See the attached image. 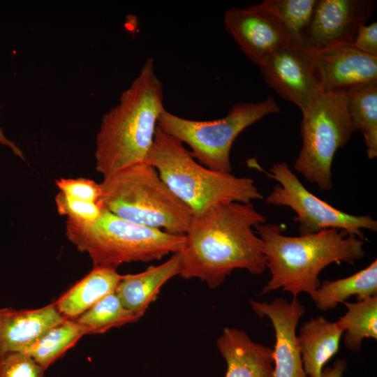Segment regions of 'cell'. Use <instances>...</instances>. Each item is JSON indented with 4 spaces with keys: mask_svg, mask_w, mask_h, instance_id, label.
<instances>
[{
    "mask_svg": "<svg viewBox=\"0 0 377 377\" xmlns=\"http://www.w3.org/2000/svg\"><path fill=\"white\" fill-rule=\"evenodd\" d=\"M265 223L251 202H222L193 215L179 252V275L215 288L236 269L263 274L267 269L265 246L253 228Z\"/></svg>",
    "mask_w": 377,
    "mask_h": 377,
    "instance_id": "6da1fadb",
    "label": "cell"
},
{
    "mask_svg": "<svg viewBox=\"0 0 377 377\" xmlns=\"http://www.w3.org/2000/svg\"><path fill=\"white\" fill-rule=\"evenodd\" d=\"M164 109L163 84L148 58L118 104L103 117L95 158L103 178L145 161Z\"/></svg>",
    "mask_w": 377,
    "mask_h": 377,
    "instance_id": "7a4b0ae2",
    "label": "cell"
},
{
    "mask_svg": "<svg viewBox=\"0 0 377 377\" xmlns=\"http://www.w3.org/2000/svg\"><path fill=\"white\" fill-rule=\"evenodd\" d=\"M254 230L263 242L271 274L262 294L281 289L293 297L302 293L311 297L320 286L318 276L325 267L332 263L353 264L365 255L364 240L343 230L297 237L283 235L284 227L275 223L258 224Z\"/></svg>",
    "mask_w": 377,
    "mask_h": 377,
    "instance_id": "3957f363",
    "label": "cell"
},
{
    "mask_svg": "<svg viewBox=\"0 0 377 377\" xmlns=\"http://www.w3.org/2000/svg\"><path fill=\"white\" fill-rule=\"evenodd\" d=\"M145 161L156 169L193 215L222 202H251L263 199L252 178L207 168L192 156L184 144L158 126Z\"/></svg>",
    "mask_w": 377,
    "mask_h": 377,
    "instance_id": "277c9868",
    "label": "cell"
},
{
    "mask_svg": "<svg viewBox=\"0 0 377 377\" xmlns=\"http://www.w3.org/2000/svg\"><path fill=\"white\" fill-rule=\"evenodd\" d=\"M100 186L102 208L139 225L185 235L192 212L145 161L104 177Z\"/></svg>",
    "mask_w": 377,
    "mask_h": 377,
    "instance_id": "5b68a950",
    "label": "cell"
},
{
    "mask_svg": "<svg viewBox=\"0 0 377 377\" xmlns=\"http://www.w3.org/2000/svg\"><path fill=\"white\" fill-rule=\"evenodd\" d=\"M66 235L94 267L115 268L131 262H150L180 252L185 236L168 233L121 219L103 208L91 223L66 220Z\"/></svg>",
    "mask_w": 377,
    "mask_h": 377,
    "instance_id": "8992f818",
    "label": "cell"
},
{
    "mask_svg": "<svg viewBox=\"0 0 377 377\" xmlns=\"http://www.w3.org/2000/svg\"><path fill=\"white\" fill-rule=\"evenodd\" d=\"M280 108L269 96L260 102L234 104L223 118L198 121L176 115L165 108L158 120V127L190 147L192 156L207 168L232 172L230 154L237 137L245 128Z\"/></svg>",
    "mask_w": 377,
    "mask_h": 377,
    "instance_id": "52a82bcc",
    "label": "cell"
},
{
    "mask_svg": "<svg viewBox=\"0 0 377 377\" xmlns=\"http://www.w3.org/2000/svg\"><path fill=\"white\" fill-rule=\"evenodd\" d=\"M302 114V145L294 169L321 191H330L334 155L355 131L347 109L346 94L323 93Z\"/></svg>",
    "mask_w": 377,
    "mask_h": 377,
    "instance_id": "ba28073f",
    "label": "cell"
},
{
    "mask_svg": "<svg viewBox=\"0 0 377 377\" xmlns=\"http://www.w3.org/2000/svg\"><path fill=\"white\" fill-rule=\"evenodd\" d=\"M260 170L279 183L267 196V204L286 206L294 211L296 214L294 221L298 223L300 235L335 228L364 240L362 230L376 232V220L369 215L346 213L316 197L305 188L286 162L274 163L269 172Z\"/></svg>",
    "mask_w": 377,
    "mask_h": 377,
    "instance_id": "9c48e42d",
    "label": "cell"
},
{
    "mask_svg": "<svg viewBox=\"0 0 377 377\" xmlns=\"http://www.w3.org/2000/svg\"><path fill=\"white\" fill-rule=\"evenodd\" d=\"M258 66L266 83L301 112L323 94L306 43L291 39Z\"/></svg>",
    "mask_w": 377,
    "mask_h": 377,
    "instance_id": "30bf717a",
    "label": "cell"
},
{
    "mask_svg": "<svg viewBox=\"0 0 377 377\" xmlns=\"http://www.w3.org/2000/svg\"><path fill=\"white\" fill-rule=\"evenodd\" d=\"M223 23L242 52L258 66L291 40L280 20L260 3L228 9Z\"/></svg>",
    "mask_w": 377,
    "mask_h": 377,
    "instance_id": "8fae6325",
    "label": "cell"
},
{
    "mask_svg": "<svg viewBox=\"0 0 377 377\" xmlns=\"http://www.w3.org/2000/svg\"><path fill=\"white\" fill-rule=\"evenodd\" d=\"M309 49L323 93L348 90L377 83V57L365 54L351 43Z\"/></svg>",
    "mask_w": 377,
    "mask_h": 377,
    "instance_id": "7c38bea8",
    "label": "cell"
},
{
    "mask_svg": "<svg viewBox=\"0 0 377 377\" xmlns=\"http://www.w3.org/2000/svg\"><path fill=\"white\" fill-rule=\"evenodd\" d=\"M252 310L260 318L271 320L275 332L273 349L274 377H309L306 374L297 342L296 328L305 313L297 297H282L271 302L250 300Z\"/></svg>",
    "mask_w": 377,
    "mask_h": 377,
    "instance_id": "4fadbf2b",
    "label": "cell"
},
{
    "mask_svg": "<svg viewBox=\"0 0 377 377\" xmlns=\"http://www.w3.org/2000/svg\"><path fill=\"white\" fill-rule=\"evenodd\" d=\"M376 6L373 0H317L305 36L306 43L322 47L351 43Z\"/></svg>",
    "mask_w": 377,
    "mask_h": 377,
    "instance_id": "5bb4252c",
    "label": "cell"
},
{
    "mask_svg": "<svg viewBox=\"0 0 377 377\" xmlns=\"http://www.w3.org/2000/svg\"><path fill=\"white\" fill-rule=\"evenodd\" d=\"M65 319L54 302L35 309L0 308V354L24 352L47 331Z\"/></svg>",
    "mask_w": 377,
    "mask_h": 377,
    "instance_id": "9a60e30c",
    "label": "cell"
},
{
    "mask_svg": "<svg viewBox=\"0 0 377 377\" xmlns=\"http://www.w3.org/2000/svg\"><path fill=\"white\" fill-rule=\"evenodd\" d=\"M216 346L227 363L225 377H274L273 349L254 342L244 331L223 329Z\"/></svg>",
    "mask_w": 377,
    "mask_h": 377,
    "instance_id": "2e32d148",
    "label": "cell"
},
{
    "mask_svg": "<svg viewBox=\"0 0 377 377\" xmlns=\"http://www.w3.org/2000/svg\"><path fill=\"white\" fill-rule=\"evenodd\" d=\"M180 255L174 253L157 266L133 274L123 275L114 293L124 307L142 317L156 300L161 288L170 279L179 275Z\"/></svg>",
    "mask_w": 377,
    "mask_h": 377,
    "instance_id": "e0dca14e",
    "label": "cell"
},
{
    "mask_svg": "<svg viewBox=\"0 0 377 377\" xmlns=\"http://www.w3.org/2000/svg\"><path fill=\"white\" fill-rule=\"evenodd\" d=\"M343 330L323 316L311 318L299 330L297 342L309 377H320L325 364L339 350Z\"/></svg>",
    "mask_w": 377,
    "mask_h": 377,
    "instance_id": "ac0fdd59",
    "label": "cell"
},
{
    "mask_svg": "<svg viewBox=\"0 0 377 377\" xmlns=\"http://www.w3.org/2000/svg\"><path fill=\"white\" fill-rule=\"evenodd\" d=\"M115 268L94 267L55 302L58 312L66 319H75L106 295L114 293L122 279Z\"/></svg>",
    "mask_w": 377,
    "mask_h": 377,
    "instance_id": "d6986e66",
    "label": "cell"
},
{
    "mask_svg": "<svg viewBox=\"0 0 377 377\" xmlns=\"http://www.w3.org/2000/svg\"><path fill=\"white\" fill-rule=\"evenodd\" d=\"M351 296H356L357 301L377 296L376 259L353 275L325 280L311 297L319 310L327 311Z\"/></svg>",
    "mask_w": 377,
    "mask_h": 377,
    "instance_id": "ffe728a7",
    "label": "cell"
},
{
    "mask_svg": "<svg viewBox=\"0 0 377 377\" xmlns=\"http://www.w3.org/2000/svg\"><path fill=\"white\" fill-rule=\"evenodd\" d=\"M345 94L355 131L363 135L367 157L374 159L377 156V83L358 87Z\"/></svg>",
    "mask_w": 377,
    "mask_h": 377,
    "instance_id": "44dd1931",
    "label": "cell"
},
{
    "mask_svg": "<svg viewBox=\"0 0 377 377\" xmlns=\"http://www.w3.org/2000/svg\"><path fill=\"white\" fill-rule=\"evenodd\" d=\"M343 303L347 311L337 322L343 330V344L350 350L358 352L364 339H377V296Z\"/></svg>",
    "mask_w": 377,
    "mask_h": 377,
    "instance_id": "7402d4cb",
    "label": "cell"
},
{
    "mask_svg": "<svg viewBox=\"0 0 377 377\" xmlns=\"http://www.w3.org/2000/svg\"><path fill=\"white\" fill-rule=\"evenodd\" d=\"M85 334V329L74 319H65L47 331L24 353L46 370Z\"/></svg>",
    "mask_w": 377,
    "mask_h": 377,
    "instance_id": "603a6c76",
    "label": "cell"
},
{
    "mask_svg": "<svg viewBox=\"0 0 377 377\" xmlns=\"http://www.w3.org/2000/svg\"><path fill=\"white\" fill-rule=\"evenodd\" d=\"M140 318L124 307L114 292L74 320L85 329L87 334H94L136 322Z\"/></svg>",
    "mask_w": 377,
    "mask_h": 377,
    "instance_id": "cb8c5ba5",
    "label": "cell"
},
{
    "mask_svg": "<svg viewBox=\"0 0 377 377\" xmlns=\"http://www.w3.org/2000/svg\"><path fill=\"white\" fill-rule=\"evenodd\" d=\"M317 0H265L260 4L276 16L292 40L305 42Z\"/></svg>",
    "mask_w": 377,
    "mask_h": 377,
    "instance_id": "d4e9b609",
    "label": "cell"
},
{
    "mask_svg": "<svg viewBox=\"0 0 377 377\" xmlns=\"http://www.w3.org/2000/svg\"><path fill=\"white\" fill-rule=\"evenodd\" d=\"M45 371L24 352L0 354V377H45Z\"/></svg>",
    "mask_w": 377,
    "mask_h": 377,
    "instance_id": "484cf974",
    "label": "cell"
},
{
    "mask_svg": "<svg viewBox=\"0 0 377 377\" xmlns=\"http://www.w3.org/2000/svg\"><path fill=\"white\" fill-rule=\"evenodd\" d=\"M55 203L60 215L77 222H93L100 216L103 210L99 202L76 199L60 191L55 197Z\"/></svg>",
    "mask_w": 377,
    "mask_h": 377,
    "instance_id": "4316f807",
    "label": "cell"
},
{
    "mask_svg": "<svg viewBox=\"0 0 377 377\" xmlns=\"http://www.w3.org/2000/svg\"><path fill=\"white\" fill-rule=\"evenodd\" d=\"M60 192L76 199L98 202L101 194L100 184L87 178H61L56 181Z\"/></svg>",
    "mask_w": 377,
    "mask_h": 377,
    "instance_id": "83f0119b",
    "label": "cell"
},
{
    "mask_svg": "<svg viewBox=\"0 0 377 377\" xmlns=\"http://www.w3.org/2000/svg\"><path fill=\"white\" fill-rule=\"evenodd\" d=\"M352 43L361 52L377 57V22L361 25L357 30Z\"/></svg>",
    "mask_w": 377,
    "mask_h": 377,
    "instance_id": "f1b7e54d",
    "label": "cell"
},
{
    "mask_svg": "<svg viewBox=\"0 0 377 377\" xmlns=\"http://www.w3.org/2000/svg\"><path fill=\"white\" fill-rule=\"evenodd\" d=\"M346 369V361L343 359H337L332 367L323 369L320 377H342Z\"/></svg>",
    "mask_w": 377,
    "mask_h": 377,
    "instance_id": "f546056e",
    "label": "cell"
},
{
    "mask_svg": "<svg viewBox=\"0 0 377 377\" xmlns=\"http://www.w3.org/2000/svg\"><path fill=\"white\" fill-rule=\"evenodd\" d=\"M0 144L9 147L15 156L21 158L22 159H24V154L22 151H21V149L13 142L8 140L6 137L1 127H0Z\"/></svg>",
    "mask_w": 377,
    "mask_h": 377,
    "instance_id": "4dcf8cb0",
    "label": "cell"
}]
</instances>
